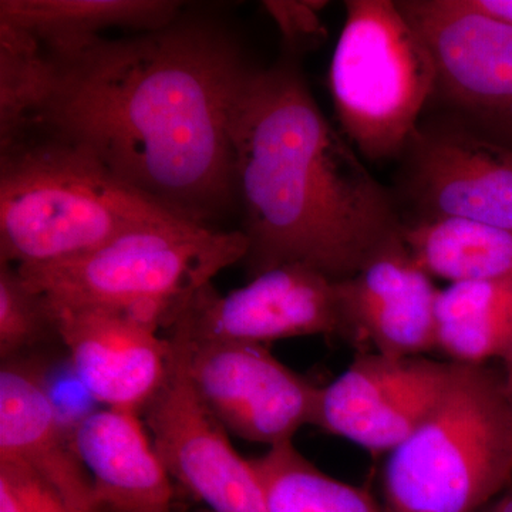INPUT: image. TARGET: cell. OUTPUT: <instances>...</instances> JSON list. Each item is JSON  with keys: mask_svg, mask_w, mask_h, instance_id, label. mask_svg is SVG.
I'll return each mask as SVG.
<instances>
[{"mask_svg": "<svg viewBox=\"0 0 512 512\" xmlns=\"http://www.w3.org/2000/svg\"><path fill=\"white\" fill-rule=\"evenodd\" d=\"M407 191L421 217L512 229V147L464 126L417 131Z\"/></svg>", "mask_w": 512, "mask_h": 512, "instance_id": "obj_13", "label": "cell"}, {"mask_svg": "<svg viewBox=\"0 0 512 512\" xmlns=\"http://www.w3.org/2000/svg\"><path fill=\"white\" fill-rule=\"evenodd\" d=\"M0 512H82L32 471L0 461Z\"/></svg>", "mask_w": 512, "mask_h": 512, "instance_id": "obj_23", "label": "cell"}, {"mask_svg": "<svg viewBox=\"0 0 512 512\" xmlns=\"http://www.w3.org/2000/svg\"><path fill=\"white\" fill-rule=\"evenodd\" d=\"M426 43L440 93L473 128L512 147V23L473 0L397 2Z\"/></svg>", "mask_w": 512, "mask_h": 512, "instance_id": "obj_8", "label": "cell"}, {"mask_svg": "<svg viewBox=\"0 0 512 512\" xmlns=\"http://www.w3.org/2000/svg\"><path fill=\"white\" fill-rule=\"evenodd\" d=\"M0 461L43 478L76 510L100 512L40 359L12 360L0 367Z\"/></svg>", "mask_w": 512, "mask_h": 512, "instance_id": "obj_15", "label": "cell"}, {"mask_svg": "<svg viewBox=\"0 0 512 512\" xmlns=\"http://www.w3.org/2000/svg\"><path fill=\"white\" fill-rule=\"evenodd\" d=\"M175 0H2L0 22L30 33L50 57L72 55L111 28L153 32L183 13Z\"/></svg>", "mask_w": 512, "mask_h": 512, "instance_id": "obj_17", "label": "cell"}, {"mask_svg": "<svg viewBox=\"0 0 512 512\" xmlns=\"http://www.w3.org/2000/svg\"><path fill=\"white\" fill-rule=\"evenodd\" d=\"M269 512H389L367 488L329 476L293 443L249 460Z\"/></svg>", "mask_w": 512, "mask_h": 512, "instance_id": "obj_20", "label": "cell"}, {"mask_svg": "<svg viewBox=\"0 0 512 512\" xmlns=\"http://www.w3.org/2000/svg\"><path fill=\"white\" fill-rule=\"evenodd\" d=\"M480 512H512V480L494 500L485 505Z\"/></svg>", "mask_w": 512, "mask_h": 512, "instance_id": "obj_26", "label": "cell"}, {"mask_svg": "<svg viewBox=\"0 0 512 512\" xmlns=\"http://www.w3.org/2000/svg\"><path fill=\"white\" fill-rule=\"evenodd\" d=\"M200 512H210V511H208V510H204V511H200Z\"/></svg>", "mask_w": 512, "mask_h": 512, "instance_id": "obj_28", "label": "cell"}, {"mask_svg": "<svg viewBox=\"0 0 512 512\" xmlns=\"http://www.w3.org/2000/svg\"><path fill=\"white\" fill-rule=\"evenodd\" d=\"M437 352L458 365L503 363L512 348V279L461 282L436 299Z\"/></svg>", "mask_w": 512, "mask_h": 512, "instance_id": "obj_19", "label": "cell"}, {"mask_svg": "<svg viewBox=\"0 0 512 512\" xmlns=\"http://www.w3.org/2000/svg\"><path fill=\"white\" fill-rule=\"evenodd\" d=\"M501 367H503L505 386H507L508 396H510L512 403V348L504 362L501 363Z\"/></svg>", "mask_w": 512, "mask_h": 512, "instance_id": "obj_27", "label": "cell"}, {"mask_svg": "<svg viewBox=\"0 0 512 512\" xmlns=\"http://www.w3.org/2000/svg\"><path fill=\"white\" fill-rule=\"evenodd\" d=\"M512 480L503 367L458 365L429 419L386 456L389 512H480Z\"/></svg>", "mask_w": 512, "mask_h": 512, "instance_id": "obj_4", "label": "cell"}, {"mask_svg": "<svg viewBox=\"0 0 512 512\" xmlns=\"http://www.w3.org/2000/svg\"><path fill=\"white\" fill-rule=\"evenodd\" d=\"M53 309L70 366L87 393L104 409L141 416L167 375L170 338L119 309Z\"/></svg>", "mask_w": 512, "mask_h": 512, "instance_id": "obj_12", "label": "cell"}, {"mask_svg": "<svg viewBox=\"0 0 512 512\" xmlns=\"http://www.w3.org/2000/svg\"><path fill=\"white\" fill-rule=\"evenodd\" d=\"M247 238L188 221L146 225L83 254L18 266L59 308H109L167 328L202 286L242 262Z\"/></svg>", "mask_w": 512, "mask_h": 512, "instance_id": "obj_5", "label": "cell"}, {"mask_svg": "<svg viewBox=\"0 0 512 512\" xmlns=\"http://www.w3.org/2000/svg\"><path fill=\"white\" fill-rule=\"evenodd\" d=\"M60 340L55 309L20 274L0 264V360L39 359L37 352Z\"/></svg>", "mask_w": 512, "mask_h": 512, "instance_id": "obj_22", "label": "cell"}, {"mask_svg": "<svg viewBox=\"0 0 512 512\" xmlns=\"http://www.w3.org/2000/svg\"><path fill=\"white\" fill-rule=\"evenodd\" d=\"M165 330L170 365L140 417L168 476L210 512H269L254 468L239 456L192 383L190 335L180 322Z\"/></svg>", "mask_w": 512, "mask_h": 512, "instance_id": "obj_7", "label": "cell"}, {"mask_svg": "<svg viewBox=\"0 0 512 512\" xmlns=\"http://www.w3.org/2000/svg\"><path fill=\"white\" fill-rule=\"evenodd\" d=\"M264 9L281 33L286 52L299 53L319 46L326 37L320 10L326 2L316 0H266Z\"/></svg>", "mask_w": 512, "mask_h": 512, "instance_id": "obj_24", "label": "cell"}, {"mask_svg": "<svg viewBox=\"0 0 512 512\" xmlns=\"http://www.w3.org/2000/svg\"><path fill=\"white\" fill-rule=\"evenodd\" d=\"M50 59L55 80L35 134L82 148L194 224L215 228L238 210L232 116L255 66L221 19L183 12Z\"/></svg>", "mask_w": 512, "mask_h": 512, "instance_id": "obj_1", "label": "cell"}, {"mask_svg": "<svg viewBox=\"0 0 512 512\" xmlns=\"http://www.w3.org/2000/svg\"><path fill=\"white\" fill-rule=\"evenodd\" d=\"M473 3L495 18L512 23V0H473Z\"/></svg>", "mask_w": 512, "mask_h": 512, "instance_id": "obj_25", "label": "cell"}, {"mask_svg": "<svg viewBox=\"0 0 512 512\" xmlns=\"http://www.w3.org/2000/svg\"><path fill=\"white\" fill-rule=\"evenodd\" d=\"M402 241L431 279L450 285L512 279V229L460 217H420L403 224Z\"/></svg>", "mask_w": 512, "mask_h": 512, "instance_id": "obj_18", "label": "cell"}, {"mask_svg": "<svg viewBox=\"0 0 512 512\" xmlns=\"http://www.w3.org/2000/svg\"><path fill=\"white\" fill-rule=\"evenodd\" d=\"M188 365L202 402L239 439L278 447L315 426L322 387L285 366L268 346L191 340Z\"/></svg>", "mask_w": 512, "mask_h": 512, "instance_id": "obj_9", "label": "cell"}, {"mask_svg": "<svg viewBox=\"0 0 512 512\" xmlns=\"http://www.w3.org/2000/svg\"><path fill=\"white\" fill-rule=\"evenodd\" d=\"M345 340L359 352L390 357L437 352L440 289L413 261L402 238L352 278L336 282Z\"/></svg>", "mask_w": 512, "mask_h": 512, "instance_id": "obj_14", "label": "cell"}, {"mask_svg": "<svg viewBox=\"0 0 512 512\" xmlns=\"http://www.w3.org/2000/svg\"><path fill=\"white\" fill-rule=\"evenodd\" d=\"M70 434L100 512H173V480L138 414L96 410Z\"/></svg>", "mask_w": 512, "mask_h": 512, "instance_id": "obj_16", "label": "cell"}, {"mask_svg": "<svg viewBox=\"0 0 512 512\" xmlns=\"http://www.w3.org/2000/svg\"><path fill=\"white\" fill-rule=\"evenodd\" d=\"M55 63L35 37L0 22V150L36 133Z\"/></svg>", "mask_w": 512, "mask_h": 512, "instance_id": "obj_21", "label": "cell"}, {"mask_svg": "<svg viewBox=\"0 0 512 512\" xmlns=\"http://www.w3.org/2000/svg\"><path fill=\"white\" fill-rule=\"evenodd\" d=\"M231 138L248 279L299 264L345 281L402 238L392 197L325 119L298 56L252 69Z\"/></svg>", "mask_w": 512, "mask_h": 512, "instance_id": "obj_2", "label": "cell"}, {"mask_svg": "<svg viewBox=\"0 0 512 512\" xmlns=\"http://www.w3.org/2000/svg\"><path fill=\"white\" fill-rule=\"evenodd\" d=\"M174 221L187 220L59 138L37 133L0 150V264H46Z\"/></svg>", "mask_w": 512, "mask_h": 512, "instance_id": "obj_3", "label": "cell"}, {"mask_svg": "<svg viewBox=\"0 0 512 512\" xmlns=\"http://www.w3.org/2000/svg\"><path fill=\"white\" fill-rule=\"evenodd\" d=\"M454 369L456 363L427 356L356 353L348 369L320 390L315 427L387 456L429 419Z\"/></svg>", "mask_w": 512, "mask_h": 512, "instance_id": "obj_11", "label": "cell"}, {"mask_svg": "<svg viewBox=\"0 0 512 512\" xmlns=\"http://www.w3.org/2000/svg\"><path fill=\"white\" fill-rule=\"evenodd\" d=\"M173 322L194 342L269 346L308 336L345 340L336 282L299 264L266 271L227 295L212 282L202 286Z\"/></svg>", "mask_w": 512, "mask_h": 512, "instance_id": "obj_10", "label": "cell"}, {"mask_svg": "<svg viewBox=\"0 0 512 512\" xmlns=\"http://www.w3.org/2000/svg\"><path fill=\"white\" fill-rule=\"evenodd\" d=\"M329 87L342 130L367 160L403 153L416 136L437 74L426 43L397 2L350 0Z\"/></svg>", "mask_w": 512, "mask_h": 512, "instance_id": "obj_6", "label": "cell"}]
</instances>
